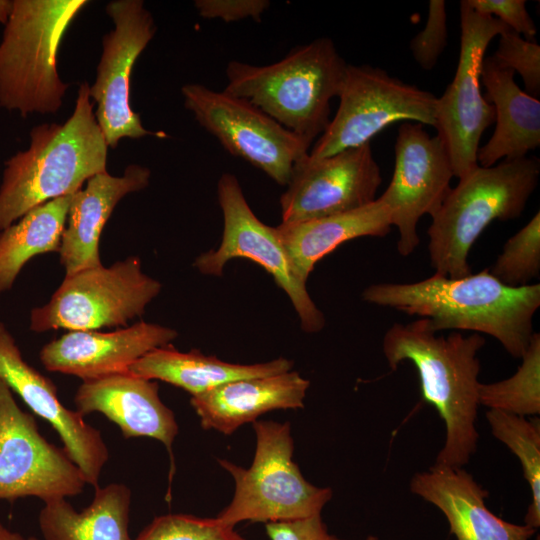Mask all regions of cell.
Segmentation results:
<instances>
[{
	"label": "cell",
	"mask_w": 540,
	"mask_h": 540,
	"mask_svg": "<svg viewBox=\"0 0 540 540\" xmlns=\"http://www.w3.org/2000/svg\"><path fill=\"white\" fill-rule=\"evenodd\" d=\"M135 540H246L217 518H200L189 514L158 516Z\"/></svg>",
	"instance_id": "31"
},
{
	"label": "cell",
	"mask_w": 540,
	"mask_h": 540,
	"mask_svg": "<svg viewBox=\"0 0 540 540\" xmlns=\"http://www.w3.org/2000/svg\"><path fill=\"white\" fill-rule=\"evenodd\" d=\"M521 365L507 379L481 383L478 388L479 405L517 416L540 413V334H533L521 357Z\"/></svg>",
	"instance_id": "29"
},
{
	"label": "cell",
	"mask_w": 540,
	"mask_h": 540,
	"mask_svg": "<svg viewBox=\"0 0 540 540\" xmlns=\"http://www.w3.org/2000/svg\"><path fill=\"white\" fill-rule=\"evenodd\" d=\"M409 488L444 514L457 540H529L536 533L493 514L485 505L488 491L464 467L434 464L415 473Z\"/></svg>",
	"instance_id": "20"
},
{
	"label": "cell",
	"mask_w": 540,
	"mask_h": 540,
	"mask_svg": "<svg viewBox=\"0 0 540 540\" xmlns=\"http://www.w3.org/2000/svg\"><path fill=\"white\" fill-rule=\"evenodd\" d=\"M74 194L39 205L0 231V295L13 286L33 257L58 253Z\"/></svg>",
	"instance_id": "27"
},
{
	"label": "cell",
	"mask_w": 540,
	"mask_h": 540,
	"mask_svg": "<svg viewBox=\"0 0 540 540\" xmlns=\"http://www.w3.org/2000/svg\"><path fill=\"white\" fill-rule=\"evenodd\" d=\"M515 72L484 58L480 78L485 100L495 110L496 127L489 141L478 148L477 163L491 167L502 158L518 159L540 145V101L522 91Z\"/></svg>",
	"instance_id": "23"
},
{
	"label": "cell",
	"mask_w": 540,
	"mask_h": 540,
	"mask_svg": "<svg viewBox=\"0 0 540 540\" xmlns=\"http://www.w3.org/2000/svg\"><path fill=\"white\" fill-rule=\"evenodd\" d=\"M0 540H37V538L33 536L24 537L17 532L9 530L0 522Z\"/></svg>",
	"instance_id": "37"
},
{
	"label": "cell",
	"mask_w": 540,
	"mask_h": 540,
	"mask_svg": "<svg viewBox=\"0 0 540 540\" xmlns=\"http://www.w3.org/2000/svg\"><path fill=\"white\" fill-rule=\"evenodd\" d=\"M465 1L473 10L495 17L526 40L535 41L537 29L526 9L525 0Z\"/></svg>",
	"instance_id": "34"
},
{
	"label": "cell",
	"mask_w": 540,
	"mask_h": 540,
	"mask_svg": "<svg viewBox=\"0 0 540 540\" xmlns=\"http://www.w3.org/2000/svg\"><path fill=\"white\" fill-rule=\"evenodd\" d=\"M366 540H379L378 537L376 536H373V535H369Z\"/></svg>",
	"instance_id": "39"
},
{
	"label": "cell",
	"mask_w": 540,
	"mask_h": 540,
	"mask_svg": "<svg viewBox=\"0 0 540 540\" xmlns=\"http://www.w3.org/2000/svg\"><path fill=\"white\" fill-rule=\"evenodd\" d=\"M161 288L158 280L142 271L137 256L108 267L102 264L84 269L65 275L50 300L32 309L30 329L42 333L126 327L143 315Z\"/></svg>",
	"instance_id": "8"
},
{
	"label": "cell",
	"mask_w": 540,
	"mask_h": 540,
	"mask_svg": "<svg viewBox=\"0 0 540 540\" xmlns=\"http://www.w3.org/2000/svg\"><path fill=\"white\" fill-rule=\"evenodd\" d=\"M265 529L270 540H345L328 532L321 515L268 522Z\"/></svg>",
	"instance_id": "36"
},
{
	"label": "cell",
	"mask_w": 540,
	"mask_h": 540,
	"mask_svg": "<svg viewBox=\"0 0 540 540\" xmlns=\"http://www.w3.org/2000/svg\"><path fill=\"white\" fill-rule=\"evenodd\" d=\"M86 481L64 448L49 443L0 379V500L44 503L79 495Z\"/></svg>",
	"instance_id": "13"
},
{
	"label": "cell",
	"mask_w": 540,
	"mask_h": 540,
	"mask_svg": "<svg viewBox=\"0 0 540 540\" xmlns=\"http://www.w3.org/2000/svg\"><path fill=\"white\" fill-rule=\"evenodd\" d=\"M461 43L455 76L437 98L438 136L448 152L458 179L478 166L477 151L484 131L495 122L494 107L481 93L480 75L490 41L510 29L493 16L460 2Z\"/></svg>",
	"instance_id": "11"
},
{
	"label": "cell",
	"mask_w": 540,
	"mask_h": 540,
	"mask_svg": "<svg viewBox=\"0 0 540 540\" xmlns=\"http://www.w3.org/2000/svg\"><path fill=\"white\" fill-rule=\"evenodd\" d=\"M292 365L286 358L250 365L233 364L206 356L196 349L180 352L170 344L141 357L131 365L129 372L145 379L167 382L196 396L233 380L288 372Z\"/></svg>",
	"instance_id": "25"
},
{
	"label": "cell",
	"mask_w": 540,
	"mask_h": 540,
	"mask_svg": "<svg viewBox=\"0 0 540 540\" xmlns=\"http://www.w3.org/2000/svg\"><path fill=\"white\" fill-rule=\"evenodd\" d=\"M13 8V0H0V23L5 25Z\"/></svg>",
	"instance_id": "38"
},
{
	"label": "cell",
	"mask_w": 540,
	"mask_h": 540,
	"mask_svg": "<svg viewBox=\"0 0 540 540\" xmlns=\"http://www.w3.org/2000/svg\"><path fill=\"white\" fill-rule=\"evenodd\" d=\"M217 192L224 219L222 240L217 249L199 255L194 266L203 274L221 276L226 263L233 258L258 263L289 296L302 330L319 332L325 325V317L311 299L306 282L296 274L277 228L257 218L233 174H222Z\"/></svg>",
	"instance_id": "12"
},
{
	"label": "cell",
	"mask_w": 540,
	"mask_h": 540,
	"mask_svg": "<svg viewBox=\"0 0 540 540\" xmlns=\"http://www.w3.org/2000/svg\"><path fill=\"white\" fill-rule=\"evenodd\" d=\"M454 177L445 144L431 137L423 125L404 121L395 143V166L391 181L380 196L391 212V224L398 230L397 251L409 256L420 243L417 225L431 217L451 190Z\"/></svg>",
	"instance_id": "15"
},
{
	"label": "cell",
	"mask_w": 540,
	"mask_h": 540,
	"mask_svg": "<svg viewBox=\"0 0 540 540\" xmlns=\"http://www.w3.org/2000/svg\"><path fill=\"white\" fill-rule=\"evenodd\" d=\"M89 1L13 0L0 42V107L20 113L53 114L69 87L56 59L69 25Z\"/></svg>",
	"instance_id": "6"
},
{
	"label": "cell",
	"mask_w": 540,
	"mask_h": 540,
	"mask_svg": "<svg viewBox=\"0 0 540 540\" xmlns=\"http://www.w3.org/2000/svg\"><path fill=\"white\" fill-rule=\"evenodd\" d=\"M493 436L519 459L529 484L532 500L524 517L525 525L540 526V424L514 414L488 410L485 414Z\"/></svg>",
	"instance_id": "28"
},
{
	"label": "cell",
	"mask_w": 540,
	"mask_h": 540,
	"mask_svg": "<svg viewBox=\"0 0 540 540\" xmlns=\"http://www.w3.org/2000/svg\"><path fill=\"white\" fill-rule=\"evenodd\" d=\"M364 301L425 318L430 328L464 330L497 339L514 358L529 346L533 317L540 306V284L510 287L488 268L460 278L438 274L412 283H377L362 292Z\"/></svg>",
	"instance_id": "1"
},
{
	"label": "cell",
	"mask_w": 540,
	"mask_h": 540,
	"mask_svg": "<svg viewBox=\"0 0 540 540\" xmlns=\"http://www.w3.org/2000/svg\"><path fill=\"white\" fill-rule=\"evenodd\" d=\"M391 212L381 197L338 215L277 228L298 277L306 282L315 264L343 243L360 237H385L391 229Z\"/></svg>",
	"instance_id": "24"
},
{
	"label": "cell",
	"mask_w": 540,
	"mask_h": 540,
	"mask_svg": "<svg viewBox=\"0 0 540 540\" xmlns=\"http://www.w3.org/2000/svg\"><path fill=\"white\" fill-rule=\"evenodd\" d=\"M539 175V159L526 156L491 167L478 165L459 178L431 217L427 231L434 273L451 278L469 275L468 256L476 240L492 221L522 214Z\"/></svg>",
	"instance_id": "5"
},
{
	"label": "cell",
	"mask_w": 540,
	"mask_h": 540,
	"mask_svg": "<svg viewBox=\"0 0 540 540\" xmlns=\"http://www.w3.org/2000/svg\"><path fill=\"white\" fill-rule=\"evenodd\" d=\"M310 381L298 372L243 378L191 396L190 404L205 430L230 435L245 423L278 409H300Z\"/></svg>",
	"instance_id": "22"
},
{
	"label": "cell",
	"mask_w": 540,
	"mask_h": 540,
	"mask_svg": "<svg viewBox=\"0 0 540 540\" xmlns=\"http://www.w3.org/2000/svg\"><path fill=\"white\" fill-rule=\"evenodd\" d=\"M484 345L485 338L477 333L438 336L425 318L395 323L384 334L382 351L389 367L395 370L403 361L412 362L423 400L445 423V442L434 464L464 467L476 452L481 368L477 354Z\"/></svg>",
	"instance_id": "2"
},
{
	"label": "cell",
	"mask_w": 540,
	"mask_h": 540,
	"mask_svg": "<svg viewBox=\"0 0 540 540\" xmlns=\"http://www.w3.org/2000/svg\"><path fill=\"white\" fill-rule=\"evenodd\" d=\"M339 107L309 151L311 160L370 143L395 122L436 125L437 97L370 65H347Z\"/></svg>",
	"instance_id": "9"
},
{
	"label": "cell",
	"mask_w": 540,
	"mask_h": 540,
	"mask_svg": "<svg viewBox=\"0 0 540 540\" xmlns=\"http://www.w3.org/2000/svg\"><path fill=\"white\" fill-rule=\"evenodd\" d=\"M150 176L147 167L130 164L120 177L108 172L91 177L73 195L58 251L65 275L102 265L99 245L106 222L122 198L149 185Z\"/></svg>",
	"instance_id": "21"
},
{
	"label": "cell",
	"mask_w": 540,
	"mask_h": 540,
	"mask_svg": "<svg viewBox=\"0 0 540 540\" xmlns=\"http://www.w3.org/2000/svg\"><path fill=\"white\" fill-rule=\"evenodd\" d=\"M185 108L229 153L287 185L294 165L308 156L311 143L288 130L249 101L202 84L181 88Z\"/></svg>",
	"instance_id": "10"
},
{
	"label": "cell",
	"mask_w": 540,
	"mask_h": 540,
	"mask_svg": "<svg viewBox=\"0 0 540 540\" xmlns=\"http://www.w3.org/2000/svg\"><path fill=\"white\" fill-rule=\"evenodd\" d=\"M177 336L172 328L144 321L111 332L68 331L45 344L39 357L48 371L89 381L128 372L141 357Z\"/></svg>",
	"instance_id": "18"
},
{
	"label": "cell",
	"mask_w": 540,
	"mask_h": 540,
	"mask_svg": "<svg viewBox=\"0 0 540 540\" xmlns=\"http://www.w3.org/2000/svg\"><path fill=\"white\" fill-rule=\"evenodd\" d=\"M114 29L102 39V54L96 80L89 86L97 105L95 117L108 147L115 149L124 138L152 135L166 137L142 125L130 105V77L138 56L156 32L152 14L141 0H114L106 5Z\"/></svg>",
	"instance_id": "14"
},
{
	"label": "cell",
	"mask_w": 540,
	"mask_h": 540,
	"mask_svg": "<svg viewBox=\"0 0 540 540\" xmlns=\"http://www.w3.org/2000/svg\"><path fill=\"white\" fill-rule=\"evenodd\" d=\"M380 168L370 143L334 155L297 162L280 197L282 224L346 213L376 200Z\"/></svg>",
	"instance_id": "16"
},
{
	"label": "cell",
	"mask_w": 540,
	"mask_h": 540,
	"mask_svg": "<svg viewBox=\"0 0 540 540\" xmlns=\"http://www.w3.org/2000/svg\"><path fill=\"white\" fill-rule=\"evenodd\" d=\"M74 404L82 415L99 412L115 423L125 439L150 437L160 441L172 456L179 428L175 415L159 397V385L125 372L83 381Z\"/></svg>",
	"instance_id": "19"
},
{
	"label": "cell",
	"mask_w": 540,
	"mask_h": 540,
	"mask_svg": "<svg viewBox=\"0 0 540 540\" xmlns=\"http://www.w3.org/2000/svg\"><path fill=\"white\" fill-rule=\"evenodd\" d=\"M194 6L205 19H221L226 23L251 18L261 21L269 8L268 0H196Z\"/></svg>",
	"instance_id": "35"
},
{
	"label": "cell",
	"mask_w": 540,
	"mask_h": 540,
	"mask_svg": "<svg viewBox=\"0 0 540 540\" xmlns=\"http://www.w3.org/2000/svg\"><path fill=\"white\" fill-rule=\"evenodd\" d=\"M489 271L501 283L510 287L529 285L533 279L539 277V211L505 242Z\"/></svg>",
	"instance_id": "30"
},
{
	"label": "cell",
	"mask_w": 540,
	"mask_h": 540,
	"mask_svg": "<svg viewBox=\"0 0 540 540\" xmlns=\"http://www.w3.org/2000/svg\"><path fill=\"white\" fill-rule=\"evenodd\" d=\"M347 63L330 38L297 46L269 65L232 60L225 91L245 99L311 144L330 122Z\"/></svg>",
	"instance_id": "4"
},
{
	"label": "cell",
	"mask_w": 540,
	"mask_h": 540,
	"mask_svg": "<svg viewBox=\"0 0 540 540\" xmlns=\"http://www.w3.org/2000/svg\"><path fill=\"white\" fill-rule=\"evenodd\" d=\"M253 429L256 448L249 468L218 459L233 477L235 492L216 518L235 527L243 521L268 523L321 515L333 492L309 483L293 461L290 423L256 420Z\"/></svg>",
	"instance_id": "7"
},
{
	"label": "cell",
	"mask_w": 540,
	"mask_h": 540,
	"mask_svg": "<svg viewBox=\"0 0 540 540\" xmlns=\"http://www.w3.org/2000/svg\"><path fill=\"white\" fill-rule=\"evenodd\" d=\"M0 379L35 415L53 427L86 483L98 487L102 469L109 458L101 432L86 423L77 411L60 402L54 383L24 360L3 323H0Z\"/></svg>",
	"instance_id": "17"
},
{
	"label": "cell",
	"mask_w": 540,
	"mask_h": 540,
	"mask_svg": "<svg viewBox=\"0 0 540 540\" xmlns=\"http://www.w3.org/2000/svg\"><path fill=\"white\" fill-rule=\"evenodd\" d=\"M447 14L443 0H430L425 28L410 42L415 61L424 70H432L447 45Z\"/></svg>",
	"instance_id": "33"
},
{
	"label": "cell",
	"mask_w": 540,
	"mask_h": 540,
	"mask_svg": "<svg viewBox=\"0 0 540 540\" xmlns=\"http://www.w3.org/2000/svg\"><path fill=\"white\" fill-rule=\"evenodd\" d=\"M83 82L72 115L63 124L32 128L30 145L5 162L0 185V231L31 209L74 194L91 177L107 172L104 135Z\"/></svg>",
	"instance_id": "3"
},
{
	"label": "cell",
	"mask_w": 540,
	"mask_h": 540,
	"mask_svg": "<svg viewBox=\"0 0 540 540\" xmlns=\"http://www.w3.org/2000/svg\"><path fill=\"white\" fill-rule=\"evenodd\" d=\"M130 505L131 491L126 485L98 486L90 505L80 512L66 498L45 502L39 528L45 540H132Z\"/></svg>",
	"instance_id": "26"
},
{
	"label": "cell",
	"mask_w": 540,
	"mask_h": 540,
	"mask_svg": "<svg viewBox=\"0 0 540 540\" xmlns=\"http://www.w3.org/2000/svg\"><path fill=\"white\" fill-rule=\"evenodd\" d=\"M498 47L491 56L501 67L518 72L526 93L537 98L540 94V46L508 29L499 35Z\"/></svg>",
	"instance_id": "32"
}]
</instances>
